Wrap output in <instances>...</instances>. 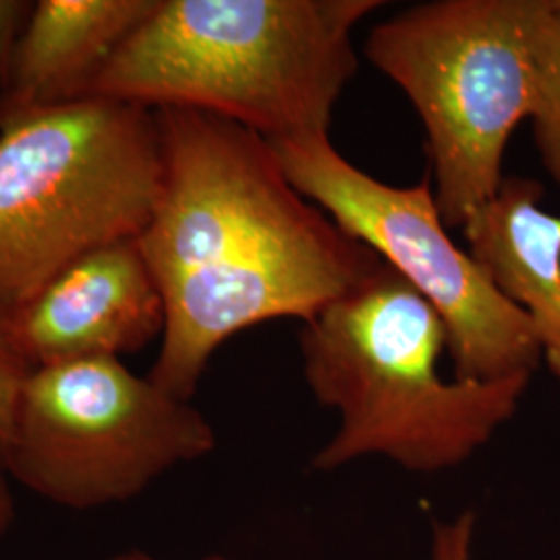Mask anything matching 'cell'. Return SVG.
<instances>
[{"label": "cell", "mask_w": 560, "mask_h": 560, "mask_svg": "<svg viewBox=\"0 0 560 560\" xmlns=\"http://www.w3.org/2000/svg\"><path fill=\"white\" fill-rule=\"evenodd\" d=\"M161 196L140 247L164 303L152 381L191 400L217 349L277 318L307 322L382 260L287 179L240 122L161 108Z\"/></svg>", "instance_id": "cell-1"}, {"label": "cell", "mask_w": 560, "mask_h": 560, "mask_svg": "<svg viewBox=\"0 0 560 560\" xmlns=\"http://www.w3.org/2000/svg\"><path fill=\"white\" fill-rule=\"evenodd\" d=\"M381 0H159L85 96L187 108L268 141L328 136Z\"/></svg>", "instance_id": "cell-2"}, {"label": "cell", "mask_w": 560, "mask_h": 560, "mask_svg": "<svg viewBox=\"0 0 560 560\" xmlns=\"http://www.w3.org/2000/svg\"><path fill=\"white\" fill-rule=\"evenodd\" d=\"M446 345L441 314L384 261L303 322V376L314 399L339 413L312 467L384 457L430 476L471 459L515 416L532 376L444 381Z\"/></svg>", "instance_id": "cell-3"}, {"label": "cell", "mask_w": 560, "mask_h": 560, "mask_svg": "<svg viewBox=\"0 0 560 560\" xmlns=\"http://www.w3.org/2000/svg\"><path fill=\"white\" fill-rule=\"evenodd\" d=\"M161 185L145 106L83 96L0 117V303L15 310L81 256L140 240Z\"/></svg>", "instance_id": "cell-4"}, {"label": "cell", "mask_w": 560, "mask_h": 560, "mask_svg": "<svg viewBox=\"0 0 560 560\" xmlns=\"http://www.w3.org/2000/svg\"><path fill=\"white\" fill-rule=\"evenodd\" d=\"M532 0H436L378 23L365 55L420 115L446 226L492 200L504 150L536 102Z\"/></svg>", "instance_id": "cell-5"}, {"label": "cell", "mask_w": 560, "mask_h": 560, "mask_svg": "<svg viewBox=\"0 0 560 560\" xmlns=\"http://www.w3.org/2000/svg\"><path fill=\"white\" fill-rule=\"evenodd\" d=\"M217 448L191 400L138 376L120 358L32 368L21 382L0 467L71 511L133 501L171 469Z\"/></svg>", "instance_id": "cell-6"}, {"label": "cell", "mask_w": 560, "mask_h": 560, "mask_svg": "<svg viewBox=\"0 0 560 560\" xmlns=\"http://www.w3.org/2000/svg\"><path fill=\"white\" fill-rule=\"evenodd\" d=\"M287 179L397 270L441 314L459 381L534 376L541 347L529 316L446 233L430 180L395 187L347 161L328 136L270 141Z\"/></svg>", "instance_id": "cell-7"}, {"label": "cell", "mask_w": 560, "mask_h": 560, "mask_svg": "<svg viewBox=\"0 0 560 560\" xmlns=\"http://www.w3.org/2000/svg\"><path fill=\"white\" fill-rule=\"evenodd\" d=\"M162 330L164 303L138 240L81 256L13 310V335L30 368L120 358Z\"/></svg>", "instance_id": "cell-8"}, {"label": "cell", "mask_w": 560, "mask_h": 560, "mask_svg": "<svg viewBox=\"0 0 560 560\" xmlns=\"http://www.w3.org/2000/svg\"><path fill=\"white\" fill-rule=\"evenodd\" d=\"M159 0H40L23 27L0 117L88 94Z\"/></svg>", "instance_id": "cell-9"}, {"label": "cell", "mask_w": 560, "mask_h": 560, "mask_svg": "<svg viewBox=\"0 0 560 560\" xmlns=\"http://www.w3.org/2000/svg\"><path fill=\"white\" fill-rule=\"evenodd\" d=\"M541 198L538 180L504 177L463 235L486 275L529 316L541 360L560 378V217L546 212Z\"/></svg>", "instance_id": "cell-10"}, {"label": "cell", "mask_w": 560, "mask_h": 560, "mask_svg": "<svg viewBox=\"0 0 560 560\" xmlns=\"http://www.w3.org/2000/svg\"><path fill=\"white\" fill-rule=\"evenodd\" d=\"M529 48L536 102L534 131L541 161L560 183V0H532Z\"/></svg>", "instance_id": "cell-11"}, {"label": "cell", "mask_w": 560, "mask_h": 560, "mask_svg": "<svg viewBox=\"0 0 560 560\" xmlns=\"http://www.w3.org/2000/svg\"><path fill=\"white\" fill-rule=\"evenodd\" d=\"M30 370L13 335V310L0 303V451L9 434L21 382Z\"/></svg>", "instance_id": "cell-12"}, {"label": "cell", "mask_w": 560, "mask_h": 560, "mask_svg": "<svg viewBox=\"0 0 560 560\" xmlns=\"http://www.w3.org/2000/svg\"><path fill=\"white\" fill-rule=\"evenodd\" d=\"M478 517L471 509L453 520H432L428 560H474Z\"/></svg>", "instance_id": "cell-13"}, {"label": "cell", "mask_w": 560, "mask_h": 560, "mask_svg": "<svg viewBox=\"0 0 560 560\" xmlns=\"http://www.w3.org/2000/svg\"><path fill=\"white\" fill-rule=\"evenodd\" d=\"M34 2L0 0V96L7 90L13 59L18 52L23 27L30 20Z\"/></svg>", "instance_id": "cell-14"}, {"label": "cell", "mask_w": 560, "mask_h": 560, "mask_svg": "<svg viewBox=\"0 0 560 560\" xmlns=\"http://www.w3.org/2000/svg\"><path fill=\"white\" fill-rule=\"evenodd\" d=\"M15 521V499L11 490V480L0 467V538L11 529Z\"/></svg>", "instance_id": "cell-15"}, {"label": "cell", "mask_w": 560, "mask_h": 560, "mask_svg": "<svg viewBox=\"0 0 560 560\" xmlns=\"http://www.w3.org/2000/svg\"><path fill=\"white\" fill-rule=\"evenodd\" d=\"M106 560H161L156 559V557H152V555H148V552H143V550H125V552H119V555H113V557H108ZM198 560H237L231 559V557H224V555H210V557H203V559Z\"/></svg>", "instance_id": "cell-16"}]
</instances>
